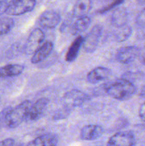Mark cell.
I'll use <instances>...</instances> for the list:
<instances>
[{
    "label": "cell",
    "mask_w": 145,
    "mask_h": 146,
    "mask_svg": "<svg viewBox=\"0 0 145 146\" xmlns=\"http://www.w3.org/2000/svg\"><path fill=\"white\" fill-rule=\"evenodd\" d=\"M14 27V21L10 17L0 18V36L7 34Z\"/></svg>",
    "instance_id": "44dd1931"
},
{
    "label": "cell",
    "mask_w": 145,
    "mask_h": 146,
    "mask_svg": "<svg viewBox=\"0 0 145 146\" xmlns=\"http://www.w3.org/2000/svg\"><path fill=\"white\" fill-rule=\"evenodd\" d=\"M24 67L20 64H9L0 67V78H9L20 75L24 71Z\"/></svg>",
    "instance_id": "2e32d148"
},
{
    "label": "cell",
    "mask_w": 145,
    "mask_h": 146,
    "mask_svg": "<svg viewBox=\"0 0 145 146\" xmlns=\"http://www.w3.org/2000/svg\"><path fill=\"white\" fill-rule=\"evenodd\" d=\"M136 139L131 131H119L109 138L107 146H134Z\"/></svg>",
    "instance_id": "52a82bcc"
},
{
    "label": "cell",
    "mask_w": 145,
    "mask_h": 146,
    "mask_svg": "<svg viewBox=\"0 0 145 146\" xmlns=\"http://www.w3.org/2000/svg\"><path fill=\"white\" fill-rule=\"evenodd\" d=\"M136 24L139 27H145V8H144L136 17Z\"/></svg>",
    "instance_id": "603a6c76"
},
{
    "label": "cell",
    "mask_w": 145,
    "mask_h": 146,
    "mask_svg": "<svg viewBox=\"0 0 145 146\" xmlns=\"http://www.w3.org/2000/svg\"><path fill=\"white\" fill-rule=\"evenodd\" d=\"M36 0H11L9 2L6 14L19 16L32 11L36 7Z\"/></svg>",
    "instance_id": "3957f363"
},
{
    "label": "cell",
    "mask_w": 145,
    "mask_h": 146,
    "mask_svg": "<svg viewBox=\"0 0 145 146\" xmlns=\"http://www.w3.org/2000/svg\"><path fill=\"white\" fill-rule=\"evenodd\" d=\"M139 116L142 121L145 122V102L140 106L139 109Z\"/></svg>",
    "instance_id": "484cf974"
},
{
    "label": "cell",
    "mask_w": 145,
    "mask_h": 146,
    "mask_svg": "<svg viewBox=\"0 0 145 146\" xmlns=\"http://www.w3.org/2000/svg\"><path fill=\"white\" fill-rule=\"evenodd\" d=\"M132 28L129 26L125 25L124 27L117 28V31H115L114 33V37L116 41L122 42L127 40L132 35Z\"/></svg>",
    "instance_id": "ffe728a7"
},
{
    "label": "cell",
    "mask_w": 145,
    "mask_h": 146,
    "mask_svg": "<svg viewBox=\"0 0 145 146\" xmlns=\"http://www.w3.org/2000/svg\"><path fill=\"white\" fill-rule=\"evenodd\" d=\"M53 49V44L51 41H45L34 53L31 59V63L36 64L44 61L51 54Z\"/></svg>",
    "instance_id": "4fadbf2b"
},
{
    "label": "cell",
    "mask_w": 145,
    "mask_h": 146,
    "mask_svg": "<svg viewBox=\"0 0 145 146\" xmlns=\"http://www.w3.org/2000/svg\"><path fill=\"white\" fill-rule=\"evenodd\" d=\"M91 0H76L72 9V15L76 18L86 17L92 9Z\"/></svg>",
    "instance_id": "9a60e30c"
},
{
    "label": "cell",
    "mask_w": 145,
    "mask_h": 146,
    "mask_svg": "<svg viewBox=\"0 0 145 146\" xmlns=\"http://www.w3.org/2000/svg\"><path fill=\"white\" fill-rule=\"evenodd\" d=\"M127 13L125 9L119 7L113 11L111 17V22L114 27L116 28L124 27L127 25Z\"/></svg>",
    "instance_id": "e0dca14e"
},
{
    "label": "cell",
    "mask_w": 145,
    "mask_h": 146,
    "mask_svg": "<svg viewBox=\"0 0 145 146\" xmlns=\"http://www.w3.org/2000/svg\"><path fill=\"white\" fill-rule=\"evenodd\" d=\"M102 32V27L100 25H95L83 38L82 46L87 53H92L96 50Z\"/></svg>",
    "instance_id": "5b68a950"
},
{
    "label": "cell",
    "mask_w": 145,
    "mask_h": 146,
    "mask_svg": "<svg viewBox=\"0 0 145 146\" xmlns=\"http://www.w3.org/2000/svg\"><path fill=\"white\" fill-rule=\"evenodd\" d=\"M91 19L89 17H80L78 18V19L74 22L71 27V32L72 34L76 35V34H81L88 29L89 26L90 25Z\"/></svg>",
    "instance_id": "d6986e66"
},
{
    "label": "cell",
    "mask_w": 145,
    "mask_h": 146,
    "mask_svg": "<svg viewBox=\"0 0 145 146\" xmlns=\"http://www.w3.org/2000/svg\"><path fill=\"white\" fill-rule=\"evenodd\" d=\"M9 2L5 0H3V1H0V15L6 13V11L7 9V7H8Z\"/></svg>",
    "instance_id": "cb8c5ba5"
},
{
    "label": "cell",
    "mask_w": 145,
    "mask_h": 146,
    "mask_svg": "<svg viewBox=\"0 0 145 146\" xmlns=\"http://www.w3.org/2000/svg\"><path fill=\"white\" fill-rule=\"evenodd\" d=\"M139 96L142 97H145V85L143 86L142 88H141L140 92H139Z\"/></svg>",
    "instance_id": "83f0119b"
},
{
    "label": "cell",
    "mask_w": 145,
    "mask_h": 146,
    "mask_svg": "<svg viewBox=\"0 0 145 146\" xmlns=\"http://www.w3.org/2000/svg\"><path fill=\"white\" fill-rule=\"evenodd\" d=\"M58 138L53 133L44 134L30 141L26 146H57Z\"/></svg>",
    "instance_id": "5bb4252c"
},
{
    "label": "cell",
    "mask_w": 145,
    "mask_h": 146,
    "mask_svg": "<svg viewBox=\"0 0 145 146\" xmlns=\"http://www.w3.org/2000/svg\"><path fill=\"white\" fill-rule=\"evenodd\" d=\"M14 143L15 141L12 138H7L0 142V146H14Z\"/></svg>",
    "instance_id": "d4e9b609"
},
{
    "label": "cell",
    "mask_w": 145,
    "mask_h": 146,
    "mask_svg": "<svg viewBox=\"0 0 145 146\" xmlns=\"http://www.w3.org/2000/svg\"><path fill=\"white\" fill-rule=\"evenodd\" d=\"M49 100L46 98H41L37 100L30 108L27 120L36 121L40 119L48 108Z\"/></svg>",
    "instance_id": "30bf717a"
},
{
    "label": "cell",
    "mask_w": 145,
    "mask_h": 146,
    "mask_svg": "<svg viewBox=\"0 0 145 146\" xmlns=\"http://www.w3.org/2000/svg\"><path fill=\"white\" fill-rule=\"evenodd\" d=\"M124 1H125V0H113V1H112L111 4H109V5L106 6V7H105L104 8H102V9L100 10L99 13L100 14H104V13L107 12V11H110L112 9L115 8V7H118V6L120 5L121 4H122V2H123Z\"/></svg>",
    "instance_id": "7402d4cb"
},
{
    "label": "cell",
    "mask_w": 145,
    "mask_h": 146,
    "mask_svg": "<svg viewBox=\"0 0 145 146\" xmlns=\"http://www.w3.org/2000/svg\"><path fill=\"white\" fill-rule=\"evenodd\" d=\"M31 105L32 104L31 101L26 100L14 108L7 109L4 119L6 126L11 129L19 126L24 121L27 120Z\"/></svg>",
    "instance_id": "7a4b0ae2"
},
{
    "label": "cell",
    "mask_w": 145,
    "mask_h": 146,
    "mask_svg": "<svg viewBox=\"0 0 145 146\" xmlns=\"http://www.w3.org/2000/svg\"><path fill=\"white\" fill-rule=\"evenodd\" d=\"M61 15L53 10H47L41 14L38 19L40 26L42 28L53 29L61 22Z\"/></svg>",
    "instance_id": "9c48e42d"
},
{
    "label": "cell",
    "mask_w": 145,
    "mask_h": 146,
    "mask_svg": "<svg viewBox=\"0 0 145 146\" xmlns=\"http://www.w3.org/2000/svg\"><path fill=\"white\" fill-rule=\"evenodd\" d=\"M104 90L108 96L119 101L130 99L136 91L133 83L126 78H118L107 83Z\"/></svg>",
    "instance_id": "6da1fadb"
},
{
    "label": "cell",
    "mask_w": 145,
    "mask_h": 146,
    "mask_svg": "<svg viewBox=\"0 0 145 146\" xmlns=\"http://www.w3.org/2000/svg\"><path fill=\"white\" fill-rule=\"evenodd\" d=\"M83 43V37L81 36H78L73 42L71 44V46L68 48V51L67 52L66 56H65V60L68 62H72L75 61L78 57V54H79L80 49L82 46Z\"/></svg>",
    "instance_id": "ac0fdd59"
},
{
    "label": "cell",
    "mask_w": 145,
    "mask_h": 146,
    "mask_svg": "<svg viewBox=\"0 0 145 146\" xmlns=\"http://www.w3.org/2000/svg\"><path fill=\"white\" fill-rule=\"evenodd\" d=\"M139 59L142 64H145V47L142 50H140V53H139Z\"/></svg>",
    "instance_id": "4316f807"
},
{
    "label": "cell",
    "mask_w": 145,
    "mask_h": 146,
    "mask_svg": "<svg viewBox=\"0 0 145 146\" xmlns=\"http://www.w3.org/2000/svg\"><path fill=\"white\" fill-rule=\"evenodd\" d=\"M112 74L110 70L106 67L98 66L90 71L87 76V80L89 83L96 84L107 80Z\"/></svg>",
    "instance_id": "7c38bea8"
},
{
    "label": "cell",
    "mask_w": 145,
    "mask_h": 146,
    "mask_svg": "<svg viewBox=\"0 0 145 146\" xmlns=\"http://www.w3.org/2000/svg\"><path fill=\"white\" fill-rule=\"evenodd\" d=\"M140 49L135 46H127L119 48L116 53V59L118 62L128 64L134 61L139 56Z\"/></svg>",
    "instance_id": "ba28073f"
},
{
    "label": "cell",
    "mask_w": 145,
    "mask_h": 146,
    "mask_svg": "<svg viewBox=\"0 0 145 146\" xmlns=\"http://www.w3.org/2000/svg\"><path fill=\"white\" fill-rule=\"evenodd\" d=\"M104 129L101 125L90 124L82 127L80 133V138L82 141H94L102 135Z\"/></svg>",
    "instance_id": "8fae6325"
},
{
    "label": "cell",
    "mask_w": 145,
    "mask_h": 146,
    "mask_svg": "<svg viewBox=\"0 0 145 146\" xmlns=\"http://www.w3.org/2000/svg\"><path fill=\"white\" fill-rule=\"evenodd\" d=\"M136 1L139 3H142V4H144L145 3V0H136Z\"/></svg>",
    "instance_id": "f1b7e54d"
},
{
    "label": "cell",
    "mask_w": 145,
    "mask_h": 146,
    "mask_svg": "<svg viewBox=\"0 0 145 146\" xmlns=\"http://www.w3.org/2000/svg\"><path fill=\"white\" fill-rule=\"evenodd\" d=\"M45 38L44 32L39 28L35 29L31 32L24 45V53L27 55L34 54L39 46L43 44Z\"/></svg>",
    "instance_id": "277c9868"
},
{
    "label": "cell",
    "mask_w": 145,
    "mask_h": 146,
    "mask_svg": "<svg viewBox=\"0 0 145 146\" xmlns=\"http://www.w3.org/2000/svg\"><path fill=\"white\" fill-rule=\"evenodd\" d=\"M89 97L82 91L74 89L65 93L63 97V101L68 108H75L82 106L88 100Z\"/></svg>",
    "instance_id": "8992f818"
}]
</instances>
